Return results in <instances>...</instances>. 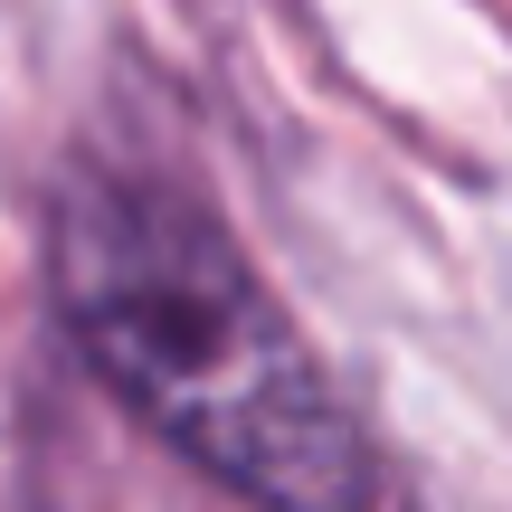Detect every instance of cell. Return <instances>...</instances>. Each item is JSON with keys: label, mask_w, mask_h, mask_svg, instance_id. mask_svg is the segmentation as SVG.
Here are the masks:
<instances>
[{"label": "cell", "mask_w": 512, "mask_h": 512, "mask_svg": "<svg viewBox=\"0 0 512 512\" xmlns=\"http://www.w3.org/2000/svg\"><path fill=\"white\" fill-rule=\"evenodd\" d=\"M48 294L86 370L247 512H370L380 465L256 266L181 181L76 171Z\"/></svg>", "instance_id": "6da1fadb"}]
</instances>
